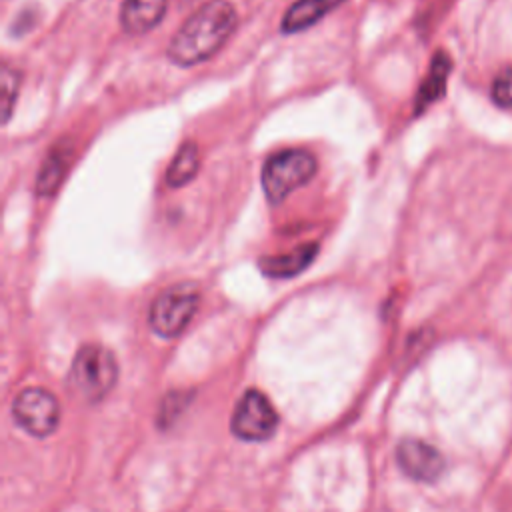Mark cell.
Here are the masks:
<instances>
[{
    "instance_id": "obj_1",
    "label": "cell",
    "mask_w": 512,
    "mask_h": 512,
    "mask_svg": "<svg viewBox=\"0 0 512 512\" xmlns=\"http://www.w3.org/2000/svg\"><path fill=\"white\" fill-rule=\"evenodd\" d=\"M238 12L228 0H210L192 12L168 44V58L180 68L210 60L234 34Z\"/></svg>"
},
{
    "instance_id": "obj_2",
    "label": "cell",
    "mask_w": 512,
    "mask_h": 512,
    "mask_svg": "<svg viewBox=\"0 0 512 512\" xmlns=\"http://www.w3.org/2000/svg\"><path fill=\"white\" fill-rule=\"evenodd\" d=\"M318 172L316 156L302 148H288L272 154L260 174L262 190L272 204H280L294 190L308 184Z\"/></svg>"
},
{
    "instance_id": "obj_3",
    "label": "cell",
    "mask_w": 512,
    "mask_h": 512,
    "mask_svg": "<svg viewBox=\"0 0 512 512\" xmlns=\"http://www.w3.org/2000/svg\"><path fill=\"white\" fill-rule=\"evenodd\" d=\"M200 306V292L194 284L182 282L162 290L150 304V328L162 338L180 336Z\"/></svg>"
},
{
    "instance_id": "obj_4",
    "label": "cell",
    "mask_w": 512,
    "mask_h": 512,
    "mask_svg": "<svg viewBox=\"0 0 512 512\" xmlns=\"http://www.w3.org/2000/svg\"><path fill=\"white\" fill-rule=\"evenodd\" d=\"M72 386L90 402L102 400L118 378V364L114 354L100 344H84L72 362Z\"/></svg>"
},
{
    "instance_id": "obj_5",
    "label": "cell",
    "mask_w": 512,
    "mask_h": 512,
    "mask_svg": "<svg viewBox=\"0 0 512 512\" xmlns=\"http://www.w3.org/2000/svg\"><path fill=\"white\" fill-rule=\"evenodd\" d=\"M230 428L240 440L262 442L276 432L278 412L264 392L250 388L236 402Z\"/></svg>"
},
{
    "instance_id": "obj_6",
    "label": "cell",
    "mask_w": 512,
    "mask_h": 512,
    "mask_svg": "<svg viewBox=\"0 0 512 512\" xmlns=\"http://www.w3.org/2000/svg\"><path fill=\"white\" fill-rule=\"evenodd\" d=\"M14 422L30 436L46 438L60 424L58 398L44 388H26L12 402Z\"/></svg>"
},
{
    "instance_id": "obj_7",
    "label": "cell",
    "mask_w": 512,
    "mask_h": 512,
    "mask_svg": "<svg viewBox=\"0 0 512 512\" xmlns=\"http://www.w3.org/2000/svg\"><path fill=\"white\" fill-rule=\"evenodd\" d=\"M398 466L416 482H434L444 472V456L420 438H406L396 448Z\"/></svg>"
},
{
    "instance_id": "obj_8",
    "label": "cell",
    "mask_w": 512,
    "mask_h": 512,
    "mask_svg": "<svg viewBox=\"0 0 512 512\" xmlns=\"http://www.w3.org/2000/svg\"><path fill=\"white\" fill-rule=\"evenodd\" d=\"M74 160V144L68 138H60L46 152L38 176H36V196L50 198L62 186Z\"/></svg>"
},
{
    "instance_id": "obj_9",
    "label": "cell",
    "mask_w": 512,
    "mask_h": 512,
    "mask_svg": "<svg viewBox=\"0 0 512 512\" xmlns=\"http://www.w3.org/2000/svg\"><path fill=\"white\" fill-rule=\"evenodd\" d=\"M318 254V242H306L284 254H268L258 260V268L264 276L274 280L292 278L304 272Z\"/></svg>"
},
{
    "instance_id": "obj_10",
    "label": "cell",
    "mask_w": 512,
    "mask_h": 512,
    "mask_svg": "<svg viewBox=\"0 0 512 512\" xmlns=\"http://www.w3.org/2000/svg\"><path fill=\"white\" fill-rule=\"evenodd\" d=\"M168 0H122L120 24L130 36L150 32L164 18Z\"/></svg>"
},
{
    "instance_id": "obj_11",
    "label": "cell",
    "mask_w": 512,
    "mask_h": 512,
    "mask_svg": "<svg viewBox=\"0 0 512 512\" xmlns=\"http://www.w3.org/2000/svg\"><path fill=\"white\" fill-rule=\"evenodd\" d=\"M346 0H296L288 6L280 20L284 34H296L312 28L318 20L340 8Z\"/></svg>"
},
{
    "instance_id": "obj_12",
    "label": "cell",
    "mask_w": 512,
    "mask_h": 512,
    "mask_svg": "<svg viewBox=\"0 0 512 512\" xmlns=\"http://www.w3.org/2000/svg\"><path fill=\"white\" fill-rule=\"evenodd\" d=\"M452 70V60L444 50H438L428 66V72L424 80L420 82V88L414 98V114H422L428 106H432L436 100H440L446 92V82Z\"/></svg>"
},
{
    "instance_id": "obj_13",
    "label": "cell",
    "mask_w": 512,
    "mask_h": 512,
    "mask_svg": "<svg viewBox=\"0 0 512 512\" xmlns=\"http://www.w3.org/2000/svg\"><path fill=\"white\" fill-rule=\"evenodd\" d=\"M198 168H200L198 144L192 140H186L178 146L174 158L166 168V176H164L166 184L170 188H182L198 174Z\"/></svg>"
},
{
    "instance_id": "obj_14",
    "label": "cell",
    "mask_w": 512,
    "mask_h": 512,
    "mask_svg": "<svg viewBox=\"0 0 512 512\" xmlns=\"http://www.w3.org/2000/svg\"><path fill=\"white\" fill-rule=\"evenodd\" d=\"M20 82H22V74L16 68L4 64L2 72H0V108H2L0 118H2V124H8L12 118V112H14L18 94H20Z\"/></svg>"
},
{
    "instance_id": "obj_15",
    "label": "cell",
    "mask_w": 512,
    "mask_h": 512,
    "mask_svg": "<svg viewBox=\"0 0 512 512\" xmlns=\"http://www.w3.org/2000/svg\"><path fill=\"white\" fill-rule=\"evenodd\" d=\"M490 100L500 108H512V64L504 66L490 84Z\"/></svg>"
},
{
    "instance_id": "obj_16",
    "label": "cell",
    "mask_w": 512,
    "mask_h": 512,
    "mask_svg": "<svg viewBox=\"0 0 512 512\" xmlns=\"http://www.w3.org/2000/svg\"><path fill=\"white\" fill-rule=\"evenodd\" d=\"M188 404V396H182L180 392H174L172 396L164 398V406H162V412L158 414V420L162 424L166 422H172L174 418H178L176 414H180V410Z\"/></svg>"
}]
</instances>
